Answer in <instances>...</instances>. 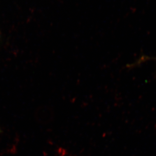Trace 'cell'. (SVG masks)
I'll return each instance as SVG.
<instances>
[]
</instances>
